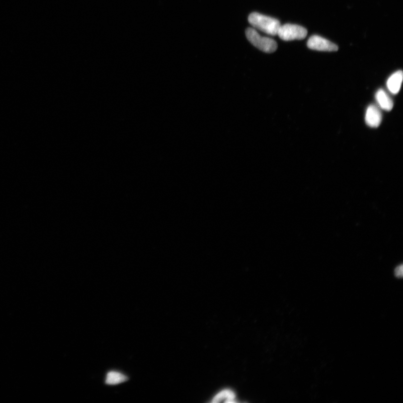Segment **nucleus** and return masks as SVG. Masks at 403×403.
<instances>
[{
  "mask_svg": "<svg viewBox=\"0 0 403 403\" xmlns=\"http://www.w3.org/2000/svg\"><path fill=\"white\" fill-rule=\"evenodd\" d=\"M376 99L379 107L384 111H392L394 106L393 101L386 91L379 89L376 94Z\"/></svg>",
  "mask_w": 403,
  "mask_h": 403,
  "instance_id": "obj_7",
  "label": "nucleus"
},
{
  "mask_svg": "<svg viewBox=\"0 0 403 403\" xmlns=\"http://www.w3.org/2000/svg\"><path fill=\"white\" fill-rule=\"evenodd\" d=\"M403 74L402 71H398L389 77L387 81V88L390 92L397 94L400 92L403 82Z\"/></svg>",
  "mask_w": 403,
  "mask_h": 403,
  "instance_id": "obj_6",
  "label": "nucleus"
},
{
  "mask_svg": "<svg viewBox=\"0 0 403 403\" xmlns=\"http://www.w3.org/2000/svg\"><path fill=\"white\" fill-rule=\"evenodd\" d=\"M128 378L124 374L117 371L109 372L105 377V383L108 386H117L127 381Z\"/></svg>",
  "mask_w": 403,
  "mask_h": 403,
  "instance_id": "obj_8",
  "label": "nucleus"
},
{
  "mask_svg": "<svg viewBox=\"0 0 403 403\" xmlns=\"http://www.w3.org/2000/svg\"><path fill=\"white\" fill-rule=\"evenodd\" d=\"M395 274L396 276L398 278H402L403 277V265H401L400 266H398L395 269Z\"/></svg>",
  "mask_w": 403,
  "mask_h": 403,
  "instance_id": "obj_10",
  "label": "nucleus"
},
{
  "mask_svg": "<svg viewBox=\"0 0 403 403\" xmlns=\"http://www.w3.org/2000/svg\"><path fill=\"white\" fill-rule=\"evenodd\" d=\"M382 121V114L378 107L375 105H370L368 107L365 114L366 124L372 128H377Z\"/></svg>",
  "mask_w": 403,
  "mask_h": 403,
  "instance_id": "obj_5",
  "label": "nucleus"
},
{
  "mask_svg": "<svg viewBox=\"0 0 403 403\" xmlns=\"http://www.w3.org/2000/svg\"><path fill=\"white\" fill-rule=\"evenodd\" d=\"M235 394L230 390H225L218 393V395L213 398V403H218L222 401L227 403L235 402Z\"/></svg>",
  "mask_w": 403,
  "mask_h": 403,
  "instance_id": "obj_9",
  "label": "nucleus"
},
{
  "mask_svg": "<svg viewBox=\"0 0 403 403\" xmlns=\"http://www.w3.org/2000/svg\"><path fill=\"white\" fill-rule=\"evenodd\" d=\"M307 34L308 31L305 27L291 24L281 25L277 33L279 37L285 41L304 39Z\"/></svg>",
  "mask_w": 403,
  "mask_h": 403,
  "instance_id": "obj_3",
  "label": "nucleus"
},
{
  "mask_svg": "<svg viewBox=\"0 0 403 403\" xmlns=\"http://www.w3.org/2000/svg\"><path fill=\"white\" fill-rule=\"evenodd\" d=\"M248 21L253 28L259 30L270 35H276L280 22L274 18L265 16L258 12L250 13Z\"/></svg>",
  "mask_w": 403,
  "mask_h": 403,
  "instance_id": "obj_1",
  "label": "nucleus"
},
{
  "mask_svg": "<svg viewBox=\"0 0 403 403\" xmlns=\"http://www.w3.org/2000/svg\"><path fill=\"white\" fill-rule=\"evenodd\" d=\"M245 33L249 42L262 51L271 53L277 50V43L275 40L261 36L253 27H248L246 30Z\"/></svg>",
  "mask_w": 403,
  "mask_h": 403,
  "instance_id": "obj_2",
  "label": "nucleus"
},
{
  "mask_svg": "<svg viewBox=\"0 0 403 403\" xmlns=\"http://www.w3.org/2000/svg\"><path fill=\"white\" fill-rule=\"evenodd\" d=\"M307 45L309 48L318 51L335 52L338 49L336 44L319 35L311 36Z\"/></svg>",
  "mask_w": 403,
  "mask_h": 403,
  "instance_id": "obj_4",
  "label": "nucleus"
}]
</instances>
